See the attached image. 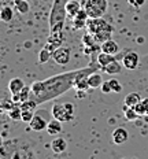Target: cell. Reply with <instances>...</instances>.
I'll use <instances>...</instances> for the list:
<instances>
[{"label":"cell","instance_id":"44dd1931","mask_svg":"<svg viewBox=\"0 0 148 159\" xmlns=\"http://www.w3.org/2000/svg\"><path fill=\"white\" fill-rule=\"evenodd\" d=\"M141 100V96L139 92H130V93H128L126 96H125V104L129 106V107H134Z\"/></svg>","mask_w":148,"mask_h":159},{"label":"cell","instance_id":"2e32d148","mask_svg":"<svg viewBox=\"0 0 148 159\" xmlns=\"http://www.w3.org/2000/svg\"><path fill=\"white\" fill-rule=\"evenodd\" d=\"M62 124L63 122H61L59 119L56 118H54V119H51V121L48 122V125H47V133L48 134H51V136H56L62 132Z\"/></svg>","mask_w":148,"mask_h":159},{"label":"cell","instance_id":"d4e9b609","mask_svg":"<svg viewBox=\"0 0 148 159\" xmlns=\"http://www.w3.org/2000/svg\"><path fill=\"white\" fill-rule=\"evenodd\" d=\"M30 98H32V88L30 87H26V85H25V88L18 93L19 104L24 103V102H26V100H29Z\"/></svg>","mask_w":148,"mask_h":159},{"label":"cell","instance_id":"6da1fadb","mask_svg":"<svg viewBox=\"0 0 148 159\" xmlns=\"http://www.w3.org/2000/svg\"><path fill=\"white\" fill-rule=\"evenodd\" d=\"M82 69L71 70L69 73H62V74L52 75V77L43 80V81L33 82L30 85L32 99H34L38 104H41V103H45V102L54 100L58 96H62L70 88L74 87L75 77L82 71Z\"/></svg>","mask_w":148,"mask_h":159},{"label":"cell","instance_id":"603a6c76","mask_svg":"<svg viewBox=\"0 0 148 159\" xmlns=\"http://www.w3.org/2000/svg\"><path fill=\"white\" fill-rule=\"evenodd\" d=\"M8 112V117L12 119V121H21V117H22V108L19 104H15L14 107H11Z\"/></svg>","mask_w":148,"mask_h":159},{"label":"cell","instance_id":"d6a6232c","mask_svg":"<svg viewBox=\"0 0 148 159\" xmlns=\"http://www.w3.org/2000/svg\"><path fill=\"white\" fill-rule=\"evenodd\" d=\"M2 145H3V139H2V136H0V148H2Z\"/></svg>","mask_w":148,"mask_h":159},{"label":"cell","instance_id":"cb8c5ba5","mask_svg":"<svg viewBox=\"0 0 148 159\" xmlns=\"http://www.w3.org/2000/svg\"><path fill=\"white\" fill-rule=\"evenodd\" d=\"M123 112H125V118H126L128 121H136V119L140 117V115L137 114V111L134 110V107H129V106H126V104H125V107H123Z\"/></svg>","mask_w":148,"mask_h":159},{"label":"cell","instance_id":"30bf717a","mask_svg":"<svg viewBox=\"0 0 148 159\" xmlns=\"http://www.w3.org/2000/svg\"><path fill=\"white\" fill-rule=\"evenodd\" d=\"M111 139H113V143L117 145H121L123 143H126L128 139H129V133L125 128H117L111 134Z\"/></svg>","mask_w":148,"mask_h":159},{"label":"cell","instance_id":"7a4b0ae2","mask_svg":"<svg viewBox=\"0 0 148 159\" xmlns=\"http://www.w3.org/2000/svg\"><path fill=\"white\" fill-rule=\"evenodd\" d=\"M66 3L67 0H54L49 12V32H61L66 22Z\"/></svg>","mask_w":148,"mask_h":159},{"label":"cell","instance_id":"83f0119b","mask_svg":"<svg viewBox=\"0 0 148 159\" xmlns=\"http://www.w3.org/2000/svg\"><path fill=\"white\" fill-rule=\"evenodd\" d=\"M82 43H84L85 48H89V47H93V45H96V40L93 39V36L91 34V33H87V34L82 36Z\"/></svg>","mask_w":148,"mask_h":159},{"label":"cell","instance_id":"52a82bcc","mask_svg":"<svg viewBox=\"0 0 148 159\" xmlns=\"http://www.w3.org/2000/svg\"><path fill=\"white\" fill-rule=\"evenodd\" d=\"M121 61H122V65L125 69H128V70H136L137 66L140 63V56L137 52L128 49L122 58H121Z\"/></svg>","mask_w":148,"mask_h":159},{"label":"cell","instance_id":"5b68a950","mask_svg":"<svg viewBox=\"0 0 148 159\" xmlns=\"http://www.w3.org/2000/svg\"><path fill=\"white\" fill-rule=\"evenodd\" d=\"M87 29L88 33L91 34H96L103 30H114L113 26H111L106 19H103V16H99V18H89L87 21Z\"/></svg>","mask_w":148,"mask_h":159},{"label":"cell","instance_id":"7402d4cb","mask_svg":"<svg viewBox=\"0 0 148 159\" xmlns=\"http://www.w3.org/2000/svg\"><path fill=\"white\" fill-rule=\"evenodd\" d=\"M134 110L137 111V114L140 117L143 115H148V99H141V100L134 106Z\"/></svg>","mask_w":148,"mask_h":159},{"label":"cell","instance_id":"7c38bea8","mask_svg":"<svg viewBox=\"0 0 148 159\" xmlns=\"http://www.w3.org/2000/svg\"><path fill=\"white\" fill-rule=\"evenodd\" d=\"M122 67H123V65L119 63V62H118V59H115V61L110 62L108 65L103 66V67H101V70L106 73V74L115 75V74H119V73H122Z\"/></svg>","mask_w":148,"mask_h":159},{"label":"cell","instance_id":"ba28073f","mask_svg":"<svg viewBox=\"0 0 148 159\" xmlns=\"http://www.w3.org/2000/svg\"><path fill=\"white\" fill-rule=\"evenodd\" d=\"M62 43H63V30L54 32V33L49 32V37H48V40H47V43H45L44 47L48 48L51 52H54L58 47H61Z\"/></svg>","mask_w":148,"mask_h":159},{"label":"cell","instance_id":"4fadbf2b","mask_svg":"<svg viewBox=\"0 0 148 159\" xmlns=\"http://www.w3.org/2000/svg\"><path fill=\"white\" fill-rule=\"evenodd\" d=\"M81 8H82V4L78 0H67V3H66V14H67V16H70L71 19L78 14V11Z\"/></svg>","mask_w":148,"mask_h":159},{"label":"cell","instance_id":"f1b7e54d","mask_svg":"<svg viewBox=\"0 0 148 159\" xmlns=\"http://www.w3.org/2000/svg\"><path fill=\"white\" fill-rule=\"evenodd\" d=\"M34 114L36 112L34 111H32V110H22V117H21V121H24V122H30L32 121V118L34 117Z\"/></svg>","mask_w":148,"mask_h":159},{"label":"cell","instance_id":"4dcf8cb0","mask_svg":"<svg viewBox=\"0 0 148 159\" xmlns=\"http://www.w3.org/2000/svg\"><path fill=\"white\" fill-rule=\"evenodd\" d=\"M100 89H101V92L103 93H113V91H111V87H110V82L108 81H103V84H101V87H100Z\"/></svg>","mask_w":148,"mask_h":159},{"label":"cell","instance_id":"e0dca14e","mask_svg":"<svg viewBox=\"0 0 148 159\" xmlns=\"http://www.w3.org/2000/svg\"><path fill=\"white\" fill-rule=\"evenodd\" d=\"M117 58H118L117 55H111V54H107V52L100 51L97 54V56H96V62H97V65L100 66V67H103V66H106V65L110 63V62L115 61Z\"/></svg>","mask_w":148,"mask_h":159},{"label":"cell","instance_id":"d6986e66","mask_svg":"<svg viewBox=\"0 0 148 159\" xmlns=\"http://www.w3.org/2000/svg\"><path fill=\"white\" fill-rule=\"evenodd\" d=\"M12 4H14V10L21 15H26L29 12V10H30L28 0H14Z\"/></svg>","mask_w":148,"mask_h":159},{"label":"cell","instance_id":"1f68e13d","mask_svg":"<svg viewBox=\"0 0 148 159\" xmlns=\"http://www.w3.org/2000/svg\"><path fill=\"white\" fill-rule=\"evenodd\" d=\"M129 3H133L136 7H141V6H144L146 0H129Z\"/></svg>","mask_w":148,"mask_h":159},{"label":"cell","instance_id":"3957f363","mask_svg":"<svg viewBox=\"0 0 148 159\" xmlns=\"http://www.w3.org/2000/svg\"><path fill=\"white\" fill-rule=\"evenodd\" d=\"M52 117L61 122H70L74 118V104L73 103H55L52 106Z\"/></svg>","mask_w":148,"mask_h":159},{"label":"cell","instance_id":"277c9868","mask_svg":"<svg viewBox=\"0 0 148 159\" xmlns=\"http://www.w3.org/2000/svg\"><path fill=\"white\" fill-rule=\"evenodd\" d=\"M82 7L88 12L89 18H99L106 14L108 8V2L107 0H85L82 3Z\"/></svg>","mask_w":148,"mask_h":159},{"label":"cell","instance_id":"8992f818","mask_svg":"<svg viewBox=\"0 0 148 159\" xmlns=\"http://www.w3.org/2000/svg\"><path fill=\"white\" fill-rule=\"evenodd\" d=\"M70 55H71L70 48L62 47L61 45V47H58L54 52H52V61L59 66H66L69 62H70Z\"/></svg>","mask_w":148,"mask_h":159},{"label":"cell","instance_id":"484cf974","mask_svg":"<svg viewBox=\"0 0 148 159\" xmlns=\"http://www.w3.org/2000/svg\"><path fill=\"white\" fill-rule=\"evenodd\" d=\"M49 59H52V52L48 48L43 47L40 54H38V63H47Z\"/></svg>","mask_w":148,"mask_h":159},{"label":"cell","instance_id":"4316f807","mask_svg":"<svg viewBox=\"0 0 148 159\" xmlns=\"http://www.w3.org/2000/svg\"><path fill=\"white\" fill-rule=\"evenodd\" d=\"M108 82H110V87H111V91H113V93H121L122 92V84H121L119 81H118L117 78H111L108 80Z\"/></svg>","mask_w":148,"mask_h":159},{"label":"cell","instance_id":"8fae6325","mask_svg":"<svg viewBox=\"0 0 148 159\" xmlns=\"http://www.w3.org/2000/svg\"><path fill=\"white\" fill-rule=\"evenodd\" d=\"M100 51L107 52V54H111V55H118L121 49H119V45H118L117 41H114L113 39H108L104 43H101Z\"/></svg>","mask_w":148,"mask_h":159},{"label":"cell","instance_id":"9a60e30c","mask_svg":"<svg viewBox=\"0 0 148 159\" xmlns=\"http://www.w3.org/2000/svg\"><path fill=\"white\" fill-rule=\"evenodd\" d=\"M24 88H25V82H24V80L22 78L15 77V78H11L8 81V91H10V93L11 95L19 93Z\"/></svg>","mask_w":148,"mask_h":159},{"label":"cell","instance_id":"ac0fdd59","mask_svg":"<svg viewBox=\"0 0 148 159\" xmlns=\"http://www.w3.org/2000/svg\"><path fill=\"white\" fill-rule=\"evenodd\" d=\"M88 84H89V88L97 89V88L101 87V84H103V78H101V75L99 74V73L93 71L88 75Z\"/></svg>","mask_w":148,"mask_h":159},{"label":"cell","instance_id":"ffe728a7","mask_svg":"<svg viewBox=\"0 0 148 159\" xmlns=\"http://www.w3.org/2000/svg\"><path fill=\"white\" fill-rule=\"evenodd\" d=\"M14 19V10L10 6H4L0 8V21L3 22H11Z\"/></svg>","mask_w":148,"mask_h":159},{"label":"cell","instance_id":"f546056e","mask_svg":"<svg viewBox=\"0 0 148 159\" xmlns=\"http://www.w3.org/2000/svg\"><path fill=\"white\" fill-rule=\"evenodd\" d=\"M73 28L75 29V30H80V29L87 28V21H85V19L73 18Z\"/></svg>","mask_w":148,"mask_h":159},{"label":"cell","instance_id":"5bb4252c","mask_svg":"<svg viewBox=\"0 0 148 159\" xmlns=\"http://www.w3.org/2000/svg\"><path fill=\"white\" fill-rule=\"evenodd\" d=\"M51 150L55 154H62V152H65L67 150V141L63 137H55L51 141Z\"/></svg>","mask_w":148,"mask_h":159},{"label":"cell","instance_id":"9c48e42d","mask_svg":"<svg viewBox=\"0 0 148 159\" xmlns=\"http://www.w3.org/2000/svg\"><path fill=\"white\" fill-rule=\"evenodd\" d=\"M47 125H48L47 119L44 117H41V115H38V114H34V117H33L32 121L29 122V126H30V129L34 132L45 130V129H47Z\"/></svg>","mask_w":148,"mask_h":159}]
</instances>
